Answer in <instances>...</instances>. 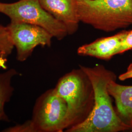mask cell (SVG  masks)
I'll list each match as a JSON object with an SVG mask.
<instances>
[{"mask_svg": "<svg viewBox=\"0 0 132 132\" xmlns=\"http://www.w3.org/2000/svg\"><path fill=\"white\" fill-rule=\"evenodd\" d=\"M8 55L0 51V69L6 70Z\"/></svg>", "mask_w": 132, "mask_h": 132, "instance_id": "cell-15", "label": "cell"}, {"mask_svg": "<svg viewBox=\"0 0 132 132\" xmlns=\"http://www.w3.org/2000/svg\"><path fill=\"white\" fill-rule=\"evenodd\" d=\"M0 13L7 16L10 21L40 26L58 40L69 35L64 24L45 10L39 0H19L12 3L0 2Z\"/></svg>", "mask_w": 132, "mask_h": 132, "instance_id": "cell-4", "label": "cell"}, {"mask_svg": "<svg viewBox=\"0 0 132 132\" xmlns=\"http://www.w3.org/2000/svg\"><path fill=\"white\" fill-rule=\"evenodd\" d=\"M6 27L16 48L18 61H26L37 46L50 47L52 45V35L40 26L10 21Z\"/></svg>", "mask_w": 132, "mask_h": 132, "instance_id": "cell-6", "label": "cell"}, {"mask_svg": "<svg viewBox=\"0 0 132 132\" xmlns=\"http://www.w3.org/2000/svg\"><path fill=\"white\" fill-rule=\"evenodd\" d=\"M131 78H132V62L128 67L126 71L118 76V79L120 81H124Z\"/></svg>", "mask_w": 132, "mask_h": 132, "instance_id": "cell-14", "label": "cell"}, {"mask_svg": "<svg viewBox=\"0 0 132 132\" xmlns=\"http://www.w3.org/2000/svg\"><path fill=\"white\" fill-rule=\"evenodd\" d=\"M129 31L123 30L111 36L97 39L93 42L79 47L77 53L80 56L93 57L103 60H109L117 55Z\"/></svg>", "mask_w": 132, "mask_h": 132, "instance_id": "cell-8", "label": "cell"}, {"mask_svg": "<svg viewBox=\"0 0 132 132\" xmlns=\"http://www.w3.org/2000/svg\"><path fill=\"white\" fill-rule=\"evenodd\" d=\"M43 7L64 24L69 35L76 33L80 22L76 0H39Z\"/></svg>", "mask_w": 132, "mask_h": 132, "instance_id": "cell-7", "label": "cell"}, {"mask_svg": "<svg viewBox=\"0 0 132 132\" xmlns=\"http://www.w3.org/2000/svg\"><path fill=\"white\" fill-rule=\"evenodd\" d=\"M4 132H37L32 120H28L22 124H17L13 126L6 128Z\"/></svg>", "mask_w": 132, "mask_h": 132, "instance_id": "cell-12", "label": "cell"}, {"mask_svg": "<svg viewBox=\"0 0 132 132\" xmlns=\"http://www.w3.org/2000/svg\"><path fill=\"white\" fill-rule=\"evenodd\" d=\"M131 50H132V30H129V33L123 41L120 47L119 48L117 55L121 54Z\"/></svg>", "mask_w": 132, "mask_h": 132, "instance_id": "cell-13", "label": "cell"}, {"mask_svg": "<svg viewBox=\"0 0 132 132\" xmlns=\"http://www.w3.org/2000/svg\"><path fill=\"white\" fill-rule=\"evenodd\" d=\"M108 90L114 99L118 117L132 130V86L120 85L116 80H112L108 85Z\"/></svg>", "mask_w": 132, "mask_h": 132, "instance_id": "cell-9", "label": "cell"}, {"mask_svg": "<svg viewBox=\"0 0 132 132\" xmlns=\"http://www.w3.org/2000/svg\"><path fill=\"white\" fill-rule=\"evenodd\" d=\"M66 101L55 88L46 90L37 100L31 120L37 132H62L65 130Z\"/></svg>", "mask_w": 132, "mask_h": 132, "instance_id": "cell-5", "label": "cell"}, {"mask_svg": "<svg viewBox=\"0 0 132 132\" xmlns=\"http://www.w3.org/2000/svg\"><path fill=\"white\" fill-rule=\"evenodd\" d=\"M88 76L94 91V105L90 116L80 124L67 130L66 132H119L131 130L123 122L113 108L108 85L117 75L103 65L93 67L79 65Z\"/></svg>", "mask_w": 132, "mask_h": 132, "instance_id": "cell-1", "label": "cell"}, {"mask_svg": "<svg viewBox=\"0 0 132 132\" xmlns=\"http://www.w3.org/2000/svg\"><path fill=\"white\" fill-rule=\"evenodd\" d=\"M10 31L6 26L0 24V51L9 56L14 49Z\"/></svg>", "mask_w": 132, "mask_h": 132, "instance_id": "cell-11", "label": "cell"}, {"mask_svg": "<svg viewBox=\"0 0 132 132\" xmlns=\"http://www.w3.org/2000/svg\"><path fill=\"white\" fill-rule=\"evenodd\" d=\"M80 22L109 32L132 25V0H76Z\"/></svg>", "mask_w": 132, "mask_h": 132, "instance_id": "cell-3", "label": "cell"}, {"mask_svg": "<svg viewBox=\"0 0 132 132\" xmlns=\"http://www.w3.org/2000/svg\"><path fill=\"white\" fill-rule=\"evenodd\" d=\"M17 75V71L14 68L0 73V122L9 121V118L5 112V105L10 101L13 95L14 88L12 81Z\"/></svg>", "mask_w": 132, "mask_h": 132, "instance_id": "cell-10", "label": "cell"}, {"mask_svg": "<svg viewBox=\"0 0 132 132\" xmlns=\"http://www.w3.org/2000/svg\"><path fill=\"white\" fill-rule=\"evenodd\" d=\"M66 101L65 130L84 122L94 105V91L88 76L80 68L62 76L54 87Z\"/></svg>", "mask_w": 132, "mask_h": 132, "instance_id": "cell-2", "label": "cell"}]
</instances>
